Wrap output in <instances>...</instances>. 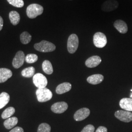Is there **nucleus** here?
Instances as JSON below:
<instances>
[{
    "label": "nucleus",
    "instance_id": "dca6fc26",
    "mask_svg": "<svg viewBox=\"0 0 132 132\" xmlns=\"http://www.w3.org/2000/svg\"><path fill=\"white\" fill-rule=\"evenodd\" d=\"M71 89V85L69 82H64L58 85L56 89L57 94H63L69 92Z\"/></svg>",
    "mask_w": 132,
    "mask_h": 132
},
{
    "label": "nucleus",
    "instance_id": "9d476101",
    "mask_svg": "<svg viewBox=\"0 0 132 132\" xmlns=\"http://www.w3.org/2000/svg\"><path fill=\"white\" fill-rule=\"evenodd\" d=\"M90 110L87 108H83L77 110L74 114V119L76 121H80L89 117L90 115Z\"/></svg>",
    "mask_w": 132,
    "mask_h": 132
},
{
    "label": "nucleus",
    "instance_id": "39448f33",
    "mask_svg": "<svg viewBox=\"0 0 132 132\" xmlns=\"http://www.w3.org/2000/svg\"><path fill=\"white\" fill-rule=\"evenodd\" d=\"M94 46L98 48L104 47L107 43V39L104 33L97 32L94 34L93 38Z\"/></svg>",
    "mask_w": 132,
    "mask_h": 132
},
{
    "label": "nucleus",
    "instance_id": "5701e85b",
    "mask_svg": "<svg viewBox=\"0 0 132 132\" xmlns=\"http://www.w3.org/2000/svg\"><path fill=\"white\" fill-rule=\"evenodd\" d=\"M31 35L27 31H24L20 35V41L22 44L26 45L31 41Z\"/></svg>",
    "mask_w": 132,
    "mask_h": 132
},
{
    "label": "nucleus",
    "instance_id": "f3484780",
    "mask_svg": "<svg viewBox=\"0 0 132 132\" xmlns=\"http://www.w3.org/2000/svg\"><path fill=\"white\" fill-rule=\"evenodd\" d=\"M104 80V76L100 74H95L90 76L88 77L87 80L88 83L93 85L100 84Z\"/></svg>",
    "mask_w": 132,
    "mask_h": 132
},
{
    "label": "nucleus",
    "instance_id": "a878e982",
    "mask_svg": "<svg viewBox=\"0 0 132 132\" xmlns=\"http://www.w3.org/2000/svg\"><path fill=\"white\" fill-rule=\"evenodd\" d=\"M51 127L49 124L46 123L41 124L38 128L37 132H51Z\"/></svg>",
    "mask_w": 132,
    "mask_h": 132
},
{
    "label": "nucleus",
    "instance_id": "2f4dec72",
    "mask_svg": "<svg viewBox=\"0 0 132 132\" xmlns=\"http://www.w3.org/2000/svg\"><path fill=\"white\" fill-rule=\"evenodd\" d=\"M131 91L132 92V89L131 90ZM130 97H131V98H132V94H131V95H130Z\"/></svg>",
    "mask_w": 132,
    "mask_h": 132
},
{
    "label": "nucleus",
    "instance_id": "7ed1b4c3",
    "mask_svg": "<svg viewBox=\"0 0 132 132\" xmlns=\"http://www.w3.org/2000/svg\"><path fill=\"white\" fill-rule=\"evenodd\" d=\"M36 94L37 100L40 102H47L52 98V92L47 88L38 89L36 90Z\"/></svg>",
    "mask_w": 132,
    "mask_h": 132
},
{
    "label": "nucleus",
    "instance_id": "a211bd4d",
    "mask_svg": "<svg viewBox=\"0 0 132 132\" xmlns=\"http://www.w3.org/2000/svg\"><path fill=\"white\" fill-rule=\"evenodd\" d=\"M9 18L11 23L14 26L19 24L20 21V16L18 12L16 11H11L9 14Z\"/></svg>",
    "mask_w": 132,
    "mask_h": 132
},
{
    "label": "nucleus",
    "instance_id": "4468645a",
    "mask_svg": "<svg viewBox=\"0 0 132 132\" xmlns=\"http://www.w3.org/2000/svg\"><path fill=\"white\" fill-rule=\"evenodd\" d=\"M12 76L11 71L7 68H0V83H4Z\"/></svg>",
    "mask_w": 132,
    "mask_h": 132
},
{
    "label": "nucleus",
    "instance_id": "393cba45",
    "mask_svg": "<svg viewBox=\"0 0 132 132\" xmlns=\"http://www.w3.org/2000/svg\"><path fill=\"white\" fill-rule=\"evenodd\" d=\"M38 57L35 54H28L25 57V61L29 64H32L38 60Z\"/></svg>",
    "mask_w": 132,
    "mask_h": 132
},
{
    "label": "nucleus",
    "instance_id": "412c9836",
    "mask_svg": "<svg viewBox=\"0 0 132 132\" xmlns=\"http://www.w3.org/2000/svg\"><path fill=\"white\" fill-rule=\"evenodd\" d=\"M42 69L44 72L47 75H52L53 72L52 64L48 60H45L43 62Z\"/></svg>",
    "mask_w": 132,
    "mask_h": 132
},
{
    "label": "nucleus",
    "instance_id": "f8f14e48",
    "mask_svg": "<svg viewBox=\"0 0 132 132\" xmlns=\"http://www.w3.org/2000/svg\"><path fill=\"white\" fill-rule=\"evenodd\" d=\"M101 62V58L100 57L94 55L90 57L85 62V65L88 68H93L98 66Z\"/></svg>",
    "mask_w": 132,
    "mask_h": 132
},
{
    "label": "nucleus",
    "instance_id": "c756f323",
    "mask_svg": "<svg viewBox=\"0 0 132 132\" xmlns=\"http://www.w3.org/2000/svg\"><path fill=\"white\" fill-rule=\"evenodd\" d=\"M108 130L107 128L105 127L104 126H100L97 129L95 132H107Z\"/></svg>",
    "mask_w": 132,
    "mask_h": 132
},
{
    "label": "nucleus",
    "instance_id": "f257e3e1",
    "mask_svg": "<svg viewBox=\"0 0 132 132\" xmlns=\"http://www.w3.org/2000/svg\"><path fill=\"white\" fill-rule=\"evenodd\" d=\"M44 8L42 5L37 4H32L27 7L26 12L28 18L34 19L42 14Z\"/></svg>",
    "mask_w": 132,
    "mask_h": 132
},
{
    "label": "nucleus",
    "instance_id": "cd10ccee",
    "mask_svg": "<svg viewBox=\"0 0 132 132\" xmlns=\"http://www.w3.org/2000/svg\"><path fill=\"white\" fill-rule=\"evenodd\" d=\"M94 127L93 125L89 124L86 126L81 132H94Z\"/></svg>",
    "mask_w": 132,
    "mask_h": 132
},
{
    "label": "nucleus",
    "instance_id": "6e6552de",
    "mask_svg": "<svg viewBox=\"0 0 132 132\" xmlns=\"http://www.w3.org/2000/svg\"><path fill=\"white\" fill-rule=\"evenodd\" d=\"M24 53L22 51H18L16 53L12 61V65L14 68L18 69L24 64L25 61Z\"/></svg>",
    "mask_w": 132,
    "mask_h": 132
},
{
    "label": "nucleus",
    "instance_id": "bb28decb",
    "mask_svg": "<svg viewBox=\"0 0 132 132\" xmlns=\"http://www.w3.org/2000/svg\"><path fill=\"white\" fill-rule=\"evenodd\" d=\"M8 3L14 7L21 8L24 5L23 0H7Z\"/></svg>",
    "mask_w": 132,
    "mask_h": 132
},
{
    "label": "nucleus",
    "instance_id": "ddd939ff",
    "mask_svg": "<svg viewBox=\"0 0 132 132\" xmlns=\"http://www.w3.org/2000/svg\"><path fill=\"white\" fill-rule=\"evenodd\" d=\"M113 26L118 32L120 33L125 34L127 32V24L123 20H116L113 23Z\"/></svg>",
    "mask_w": 132,
    "mask_h": 132
},
{
    "label": "nucleus",
    "instance_id": "6ab92c4d",
    "mask_svg": "<svg viewBox=\"0 0 132 132\" xmlns=\"http://www.w3.org/2000/svg\"><path fill=\"white\" fill-rule=\"evenodd\" d=\"M18 122V119L16 117H11L6 119L4 123V125L6 129H10L16 125Z\"/></svg>",
    "mask_w": 132,
    "mask_h": 132
},
{
    "label": "nucleus",
    "instance_id": "20e7f679",
    "mask_svg": "<svg viewBox=\"0 0 132 132\" xmlns=\"http://www.w3.org/2000/svg\"><path fill=\"white\" fill-rule=\"evenodd\" d=\"M79 45V39L76 34H72L69 37L67 43L68 51L69 53L73 54L76 52Z\"/></svg>",
    "mask_w": 132,
    "mask_h": 132
},
{
    "label": "nucleus",
    "instance_id": "4be33fe9",
    "mask_svg": "<svg viewBox=\"0 0 132 132\" xmlns=\"http://www.w3.org/2000/svg\"><path fill=\"white\" fill-rule=\"evenodd\" d=\"M35 70L33 67H30L26 68L22 71L21 74L24 77H31L34 76Z\"/></svg>",
    "mask_w": 132,
    "mask_h": 132
},
{
    "label": "nucleus",
    "instance_id": "b1692460",
    "mask_svg": "<svg viewBox=\"0 0 132 132\" xmlns=\"http://www.w3.org/2000/svg\"><path fill=\"white\" fill-rule=\"evenodd\" d=\"M15 112V109L14 107H10L6 109L2 114L3 119H7L11 117Z\"/></svg>",
    "mask_w": 132,
    "mask_h": 132
},
{
    "label": "nucleus",
    "instance_id": "9b49d317",
    "mask_svg": "<svg viewBox=\"0 0 132 132\" xmlns=\"http://www.w3.org/2000/svg\"><path fill=\"white\" fill-rule=\"evenodd\" d=\"M68 108V105L65 102H58L53 104L51 110L54 113H62Z\"/></svg>",
    "mask_w": 132,
    "mask_h": 132
},
{
    "label": "nucleus",
    "instance_id": "7c9ffc66",
    "mask_svg": "<svg viewBox=\"0 0 132 132\" xmlns=\"http://www.w3.org/2000/svg\"><path fill=\"white\" fill-rule=\"evenodd\" d=\"M4 25V21L2 17L0 16V31L2 29Z\"/></svg>",
    "mask_w": 132,
    "mask_h": 132
},
{
    "label": "nucleus",
    "instance_id": "c85d7f7f",
    "mask_svg": "<svg viewBox=\"0 0 132 132\" xmlns=\"http://www.w3.org/2000/svg\"><path fill=\"white\" fill-rule=\"evenodd\" d=\"M10 132H24V131L22 128L16 127L12 129Z\"/></svg>",
    "mask_w": 132,
    "mask_h": 132
},
{
    "label": "nucleus",
    "instance_id": "aec40b11",
    "mask_svg": "<svg viewBox=\"0 0 132 132\" xmlns=\"http://www.w3.org/2000/svg\"><path fill=\"white\" fill-rule=\"evenodd\" d=\"M10 100L9 94L5 92H3L0 94V109L3 108L9 103Z\"/></svg>",
    "mask_w": 132,
    "mask_h": 132
},
{
    "label": "nucleus",
    "instance_id": "423d86ee",
    "mask_svg": "<svg viewBox=\"0 0 132 132\" xmlns=\"http://www.w3.org/2000/svg\"><path fill=\"white\" fill-rule=\"evenodd\" d=\"M33 82L34 84L38 89L46 88L47 85V80L46 77L40 73L34 75L33 76Z\"/></svg>",
    "mask_w": 132,
    "mask_h": 132
},
{
    "label": "nucleus",
    "instance_id": "2eb2a0df",
    "mask_svg": "<svg viewBox=\"0 0 132 132\" xmlns=\"http://www.w3.org/2000/svg\"><path fill=\"white\" fill-rule=\"evenodd\" d=\"M120 107L126 111H132V98H123L120 100Z\"/></svg>",
    "mask_w": 132,
    "mask_h": 132
},
{
    "label": "nucleus",
    "instance_id": "0eeeda50",
    "mask_svg": "<svg viewBox=\"0 0 132 132\" xmlns=\"http://www.w3.org/2000/svg\"><path fill=\"white\" fill-rule=\"evenodd\" d=\"M114 116L124 122H129L132 121V113L127 111L118 110L115 112Z\"/></svg>",
    "mask_w": 132,
    "mask_h": 132
},
{
    "label": "nucleus",
    "instance_id": "f03ea898",
    "mask_svg": "<svg viewBox=\"0 0 132 132\" xmlns=\"http://www.w3.org/2000/svg\"><path fill=\"white\" fill-rule=\"evenodd\" d=\"M34 47L36 50L42 52H52L56 49L55 46L53 43L45 40L35 44Z\"/></svg>",
    "mask_w": 132,
    "mask_h": 132
},
{
    "label": "nucleus",
    "instance_id": "1a4fd4ad",
    "mask_svg": "<svg viewBox=\"0 0 132 132\" xmlns=\"http://www.w3.org/2000/svg\"><path fill=\"white\" fill-rule=\"evenodd\" d=\"M118 5V2L116 0H107L102 5L101 10L105 12H110L117 9Z\"/></svg>",
    "mask_w": 132,
    "mask_h": 132
}]
</instances>
